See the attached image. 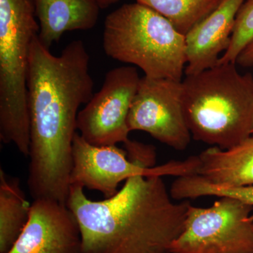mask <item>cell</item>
Here are the masks:
<instances>
[{"label": "cell", "instance_id": "cell-4", "mask_svg": "<svg viewBox=\"0 0 253 253\" xmlns=\"http://www.w3.org/2000/svg\"><path fill=\"white\" fill-rule=\"evenodd\" d=\"M103 47L109 57L134 65L146 77L182 81L187 61L185 36L144 5L126 4L108 15Z\"/></svg>", "mask_w": 253, "mask_h": 253}, {"label": "cell", "instance_id": "cell-2", "mask_svg": "<svg viewBox=\"0 0 253 253\" xmlns=\"http://www.w3.org/2000/svg\"><path fill=\"white\" fill-rule=\"evenodd\" d=\"M173 201L161 176H133L103 201L70 186L66 206L81 231L80 253H169L189 206Z\"/></svg>", "mask_w": 253, "mask_h": 253}, {"label": "cell", "instance_id": "cell-21", "mask_svg": "<svg viewBox=\"0 0 253 253\" xmlns=\"http://www.w3.org/2000/svg\"></svg>", "mask_w": 253, "mask_h": 253}, {"label": "cell", "instance_id": "cell-7", "mask_svg": "<svg viewBox=\"0 0 253 253\" xmlns=\"http://www.w3.org/2000/svg\"><path fill=\"white\" fill-rule=\"evenodd\" d=\"M73 164L70 186H78L99 191L106 199L118 192L122 181L135 176L192 175L194 163L190 158L147 168L131 161L126 150L117 145L95 146L76 132L73 143Z\"/></svg>", "mask_w": 253, "mask_h": 253}, {"label": "cell", "instance_id": "cell-17", "mask_svg": "<svg viewBox=\"0 0 253 253\" xmlns=\"http://www.w3.org/2000/svg\"><path fill=\"white\" fill-rule=\"evenodd\" d=\"M253 41V0H246L236 16L230 44L221 55L218 64L236 63L238 56Z\"/></svg>", "mask_w": 253, "mask_h": 253}, {"label": "cell", "instance_id": "cell-6", "mask_svg": "<svg viewBox=\"0 0 253 253\" xmlns=\"http://www.w3.org/2000/svg\"><path fill=\"white\" fill-rule=\"evenodd\" d=\"M253 206L221 197L209 208L188 207L169 253H253Z\"/></svg>", "mask_w": 253, "mask_h": 253}, {"label": "cell", "instance_id": "cell-1", "mask_svg": "<svg viewBox=\"0 0 253 253\" xmlns=\"http://www.w3.org/2000/svg\"><path fill=\"white\" fill-rule=\"evenodd\" d=\"M89 55L82 41L71 42L59 56L35 37L30 51L28 189L33 200L66 204L78 109L93 96Z\"/></svg>", "mask_w": 253, "mask_h": 253}, {"label": "cell", "instance_id": "cell-10", "mask_svg": "<svg viewBox=\"0 0 253 253\" xmlns=\"http://www.w3.org/2000/svg\"><path fill=\"white\" fill-rule=\"evenodd\" d=\"M77 221L66 204L38 199L31 204L29 219L7 253H80Z\"/></svg>", "mask_w": 253, "mask_h": 253}, {"label": "cell", "instance_id": "cell-12", "mask_svg": "<svg viewBox=\"0 0 253 253\" xmlns=\"http://www.w3.org/2000/svg\"><path fill=\"white\" fill-rule=\"evenodd\" d=\"M39 21L38 38L49 49L66 32L96 26L101 7L96 0H33Z\"/></svg>", "mask_w": 253, "mask_h": 253}, {"label": "cell", "instance_id": "cell-9", "mask_svg": "<svg viewBox=\"0 0 253 253\" xmlns=\"http://www.w3.org/2000/svg\"><path fill=\"white\" fill-rule=\"evenodd\" d=\"M129 131L149 133L160 142L183 151L191 134L183 106L182 81L141 78L127 117Z\"/></svg>", "mask_w": 253, "mask_h": 253}, {"label": "cell", "instance_id": "cell-14", "mask_svg": "<svg viewBox=\"0 0 253 253\" xmlns=\"http://www.w3.org/2000/svg\"><path fill=\"white\" fill-rule=\"evenodd\" d=\"M31 204L18 178L0 169V253H7L27 224Z\"/></svg>", "mask_w": 253, "mask_h": 253}, {"label": "cell", "instance_id": "cell-18", "mask_svg": "<svg viewBox=\"0 0 253 253\" xmlns=\"http://www.w3.org/2000/svg\"><path fill=\"white\" fill-rule=\"evenodd\" d=\"M236 63L244 68L253 66V41L241 51L236 60Z\"/></svg>", "mask_w": 253, "mask_h": 253}, {"label": "cell", "instance_id": "cell-15", "mask_svg": "<svg viewBox=\"0 0 253 253\" xmlns=\"http://www.w3.org/2000/svg\"><path fill=\"white\" fill-rule=\"evenodd\" d=\"M168 19L181 34L188 32L217 7L221 0H136Z\"/></svg>", "mask_w": 253, "mask_h": 253}, {"label": "cell", "instance_id": "cell-3", "mask_svg": "<svg viewBox=\"0 0 253 253\" xmlns=\"http://www.w3.org/2000/svg\"><path fill=\"white\" fill-rule=\"evenodd\" d=\"M183 106L191 136L221 149L253 136V76L236 63L218 64L182 81Z\"/></svg>", "mask_w": 253, "mask_h": 253}, {"label": "cell", "instance_id": "cell-8", "mask_svg": "<svg viewBox=\"0 0 253 253\" xmlns=\"http://www.w3.org/2000/svg\"><path fill=\"white\" fill-rule=\"evenodd\" d=\"M141 78L135 67L121 66L106 75L101 89L79 111L77 130L95 146L129 141L127 117Z\"/></svg>", "mask_w": 253, "mask_h": 253}, {"label": "cell", "instance_id": "cell-11", "mask_svg": "<svg viewBox=\"0 0 253 253\" xmlns=\"http://www.w3.org/2000/svg\"><path fill=\"white\" fill-rule=\"evenodd\" d=\"M246 0H221L217 8L185 36L186 76L217 66L229 47L236 16Z\"/></svg>", "mask_w": 253, "mask_h": 253}, {"label": "cell", "instance_id": "cell-20", "mask_svg": "<svg viewBox=\"0 0 253 253\" xmlns=\"http://www.w3.org/2000/svg\"></svg>", "mask_w": 253, "mask_h": 253}, {"label": "cell", "instance_id": "cell-5", "mask_svg": "<svg viewBox=\"0 0 253 253\" xmlns=\"http://www.w3.org/2000/svg\"><path fill=\"white\" fill-rule=\"evenodd\" d=\"M33 0H0V139L29 156L28 73L38 36Z\"/></svg>", "mask_w": 253, "mask_h": 253}, {"label": "cell", "instance_id": "cell-16", "mask_svg": "<svg viewBox=\"0 0 253 253\" xmlns=\"http://www.w3.org/2000/svg\"><path fill=\"white\" fill-rule=\"evenodd\" d=\"M173 199L181 201L204 196L231 197L253 206V186L223 187L210 184L199 175L180 176L173 181L169 189Z\"/></svg>", "mask_w": 253, "mask_h": 253}, {"label": "cell", "instance_id": "cell-19", "mask_svg": "<svg viewBox=\"0 0 253 253\" xmlns=\"http://www.w3.org/2000/svg\"><path fill=\"white\" fill-rule=\"evenodd\" d=\"M99 3L101 9H106L111 5L116 4L119 0H96Z\"/></svg>", "mask_w": 253, "mask_h": 253}, {"label": "cell", "instance_id": "cell-13", "mask_svg": "<svg viewBox=\"0 0 253 253\" xmlns=\"http://www.w3.org/2000/svg\"><path fill=\"white\" fill-rule=\"evenodd\" d=\"M197 174L213 185L253 186V136L227 149L212 146L198 156Z\"/></svg>", "mask_w": 253, "mask_h": 253}]
</instances>
